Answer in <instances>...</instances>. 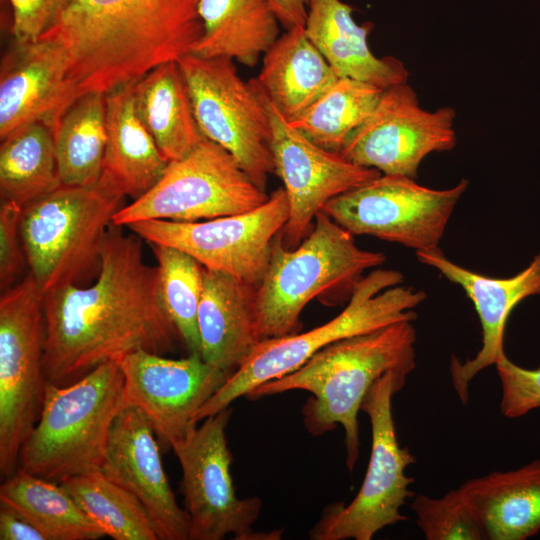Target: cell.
I'll return each mask as SVG.
<instances>
[{
    "label": "cell",
    "mask_w": 540,
    "mask_h": 540,
    "mask_svg": "<svg viewBox=\"0 0 540 540\" xmlns=\"http://www.w3.org/2000/svg\"><path fill=\"white\" fill-rule=\"evenodd\" d=\"M109 227L95 282L44 294L43 367L48 382L67 385L99 364L145 350L164 355L181 341L161 297L157 266L140 237Z\"/></svg>",
    "instance_id": "cell-1"
},
{
    "label": "cell",
    "mask_w": 540,
    "mask_h": 540,
    "mask_svg": "<svg viewBox=\"0 0 540 540\" xmlns=\"http://www.w3.org/2000/svg\"><path fill=\"white\" fill-rule=\"evenodd\" d=\"M200 0H74L39 39L62 54L73 98L108 93L190 54Z\"/></svg>",
    "instance_id": "cell-2"
},
{
    "label": "cell",
    "mask_w": 540,
    "mask_h": 540,
    "mask_svg": "<svg viewBox=\"0 0 540 540\" xmlns=\"http://www.w3.org/2000/svg\"><path fill=\"white\" fill-rule=\"evenodd\" d=\"M413 321L338 340L314 354L296 370L255 387L246 397L294 390L311 393L302 407V421L312 436L341 425L345 432L346 466L353 471L359 458L358 412L377 379L389 371L410 374L416 367Z\"/></svg>",
    "instance_id": "cell-3"
},
{
    "label": "cell",
    "mask_w": 540,
    "mask_h": 540,
    "mask_svg": "<svg viewBox=\"0 0 540 540\" xmlns=\"http://www.w3.org/2000/svg\"><path fill=\"white\" fill-rule=\"evenodd\" d=\"M125 407L124 377L116 361L103 362L67 385L47 381L18 470L56 483L101 471L113 423Z\"/></svg>",
    "instance_id": "cell-4"
},
{
    "label": "cell",
    "mask_w": 540,
    "mask_h": 540,
    "mask_svg": "<svg viewBox=\"0 0 540 540\" xmlns=\"http://www.w3.org/2000/svg\"><path fill=\"white\" fill-rule=\"evenodd\" d=\"M403 275L375 268L355 286L347 306L328 322L306 332L260 341L224 384L195 414L198 423L230 407L255 387L278 379L303 365L328 345L400 321H414V309L426 294L404 286Z\"/></svg>",
    "instance_id": "cell-5"
},
{
    "label": "cell",
    "mask_w": 540,
    "mask_h": 540,
    "mask_svg": "<svg viewBox=\"0 0 540 540\" xmlns=\"http://www.w3.org/2000/svg\"><path fill=\"white\" fill-rule=\"evenodd\" d=\"M382 252L361 249L354 235L322 210L305 239L284 246L278 234L265 275L256 288V312L261 341L301 331L305 306L324 292L351 296L366 270L384 264Z\"/></svg>",
    "instance_id": "cell-6"
},
{
    "label": "cell",
    "mask_w": 540,
    "mask_h": 540,
    "mask_svg": "<svg viewBox=\"0 0 540 540\" xmlns=\"http://www.w3.org/2000/svg\"><path fill=\"white\" fill-rule=\"evenodd\" d=\"M125 197L102 173L95 184H61L23 208L21 238L30 272L44 294L78 285L99 269L103 241Z\"/></svg>",
    "instance_id": "cell-7"
},
{
    "label": "cell",
    "mask_w": 540,
    "mask_h": 540,
    "mask_svg": "<svg viewBox=\"0 0 540 540\" xmlns=\"http://www.w3.org/2000/svg\"><path fill=\"white\" fill-rule=\"evenodd\" d=\"M408 374L389 371L367 392L361 410L371 423V454L368 468L355 498L348 504L325 507L309 531L313 540H370L381 529L405 521L401 513L406 499L414 496L415 482L405 469L416 459L408 447H401L392 413V398L405 385Z\"/></svg>",
    "instance_id": "cell-8"
},
{
    "label": "cell",
    "mask_w": 540,
    "mask_h": 540,
    "mask_svg": "<svg viewBox=\"0 0 540 540\" xmlns=\"http://www.w3.org/2000/svg\"><path fill=\"white\" fill-rule=\"evenodd\" d=\"M44 292L29 273L0 297V473L18 471L21 447L43 405L47 379Z\"/></svg>",
    "instance_id": "cell-9"
},
{
    "label": "cell",
    "mask_w": 540,
    "mask_h": 540,
    "mask_svg": "<svg viewBox=\"0 0 540 540\" xmlns=\"http://www.w3.org/2000/svg\"><path fill=\"white\" fill-rule=\"evenodd\" d=\"M177 62L205 138L227 150L265 191L275 166L270 118L257 86L243 81L231 59L190 53Z\"/></svg>",
    "instance_id": "cell-10"
},
{
    "label": "cell",
    "mask_w": 540,
    "mask_h": 540,
    "mask_svg": "<svg viewBox=\"0 0 540 540\" xmlns=\"http://www.w3.org/2000/svg\"><path fill=\"white\" fill-rule=\"evenodd\" d=\"M268 197L227 150L205 138L183 158L169 161L160 180L123 206L112 223L213 219L250 211Z\"/></svg>",
    "instance_id": "cell-11"
},
{
    "label": "cell",
    "mask_w": 540,
    "mask_h": 540,
    "mask_svg": "<svg viewBox=\"0 0 540 540\" xmlns=\"http://www.w3.org/2000/svg\"><path fill=\"white\" fill-rule=\"evenodd\" d=\"M231 414L228 407L204 418L171 448L182 471L180 490L190 521L189 540H221L229 534L236 540L279 539L281 531L253 529L262 509L261 498L236 495L225 433Z\"/></svg>",
    "instance_id": "cell-12"
},
{
    "label": "cell",
    "mask_w": 540,
    "mask_h": 540,
    "mask_svg": "<svg viewBox=\"0 0 540 540\" xmlns=\"http://www.w3.org/2000/svg\"><path fill=\"white\" fill-rule=\"evenodd\" d=\"M462 179L437 190L401 175L380 176L329 200L322 211L353 235H369L418 251L439 248L468 187Z\"/></svg>",
    "instance_id": "cell-13"
},
{
    "label": "cell",
    "mask_w": 540,
    "mask_h": 540,
    "mask_svg": "<svg viewBox=\"0 0 540 540\" xmlns=\"http://www.w3.org/2000/svg\"><path fill=\"white\" fill-rule=\"evenodd\" d=\"M289 217L285 189L274 190L260 206L205 221L145 220L127 226L141 239L180 249L205 268L258 286L267 270L272 244Z\"/></svg>",
    "instance_id": "cell-14"
},
{
    "label": "cell",
    "mask_w": 540,
    "mask_h": 540,
    "mask_svg": "<svg viewBox=\"0 0 540 540\" xmlns=\"http://www.w3.org/2000/svg\"><path fill=\"white\" fill-rule=\"evenodd\" d=\"M455 115L451 107L423 109L407 82L390 86L383 90L371 115L353 132L339 154L381 174L415 179L428 154L455 147Z\"/></svg>",
    "instance_id": "cell-15"
},
{
    "label": "cell",
    "mask_w": 540,
    "mask_h": 540,
    "mask_svg": "<svg viewBox=\"0 0 540 540\" xmlns=\"http://www.w3.org/2000/svg\"><path fill=\"white\" fill-rule=\"evenodd\" d=\"M116 362L124 377L126 405L145 417L167 448L198 425L195 414L232 374L198 354L171 359L137 350Z\"/></svg>",
    "instance_id": "cell-16"
},
{
    "label": "cell",
    "mask_w": 540,
    "mask_h": 540,
    "mask_svg": "<svg viewBox=\"0 0 540 540\" xmlns=\"http://www.w3.org/2000/svg\"><path fill=\"white\" fill-rule=\"evenodd\" d=\"M257 88L270 118L275 173L283 181L289 203V217L279 235L284 246L293 249L309 234L316 214L329 200L381 173L356 165L308 139Z\"/></svg>",
    "instance_id": "cell-17"
},
{
    "label": "cell",
    "mask_w": 540,
    "mask_h": 540,
    "mask_svg": "<svg viewBox=\"0 0 540 540\" xmlns=\"http://www.w3.org/2000/svg\"><path fill=\"white\" fill-rule=\"evenodd\" d=\"M156 434L131 406L116 417L101 472L146 508L159 540H189L190 521L164 470Z\"/></svg>",
    "instance_id": "cell-18"
},
{
    "label": "cell",
    "mask_w": 540,
    "mask_h": 540,
    "mask_svg": "<svg viewBox=\"0 0 540 540\" xmlns=\"http://www.w3.org/2000/svg\"><path fill=\"white\" fill-rule=\"evenodd\" d=\"M415 253L419 262L436 269L447 280L459 285L478 314L482 328L480 350L464 362L454 356L450 361L453 387L460 400L466 403L470 382L505 354V326L514 307L526 297L540 296V252L527 268L509 278H492L472 272L449 260L440 248Z\"/></svg>",
    "instance_id": "cell-19"
},
{
    "label": "cell",
    "mask_w": 540,
    "mask_h": 540,
    "mask_svg": "<svg viewBox=\"0 0 540 540\" xmlns=\"http://www.w3.org/2000/svg\"><path fill=\"white\" fill-rule=\"evenodd\" d=\"M74 102L59 49L42 39L14 42L1 61L0 138L35 122L53 133Z\"/></svg>",
    "instance_id": "cell-20"
},
{
    "label": "cell",
    "mask_w": 540,
    "mask_h": 540,
    "mask_svg": "<svg viewBox=\"0 0 540 540\" xmlns=\"http://www.w3.org/2000/svg\"><path fill=\"white\" fill-rule=\"evenodd\" d=\"M256 288L231 274L204 267L197 323L206 362L233 373L261 341Z\"/></svg>",
    "instance_id": "cell-21"
},
{
    "label": "cell",
    "mask_w": 540,
    "mask_h": 540,
    "mask_svg": "<svg viewBox=\"0 0 540 540\" xmlns=\"http://www.w3.org/2000/svg\"><path fill=\"white\" fill-rule=\"evenodd\" d=\"M352 14L341 0H309L305 32L335 74L382 89L407 82L409 73L400 60L371 52L367 39L372 25H358Z\"/></svg>",
    "instance_id": "cell-22"
},
{
    "label": "cell",
    "mask_w": 540,
    "mask_h": 540,
    "mask_svg": "<svg viewBox=\"0 0 540 540\" xmlns=\"http://www.w3.org/2000/svg\"><path fill=\"white\" fill-rule=\"evenodd\" d=\"M484 540H525L540 531V459L458 487Z\"/></svg>",
    "instance_id": "cell-23"
},
{
    "label": "cell",
    "mask_w": 540,
    "mask_h": 540,
    "mask_svg": "<svg viewBox=\"0 0 540 540\" xmlns=\"http://www.w3.org/2000/svg\"><path fill=\"white\" fill-rule=\"evenodd\" d=\"M338 78L300 26L286 30L263 54L262 68L253 80L277 111L292 121Z\"/></svg>",
    "instance_id": "cell-24"
},
{
    "label": "cell",
    "mask_w": 540,
    "mask_h": 540,
    "mask_svg": "<svg viewBox=\"0 0 540 540\" xmlns=\"http://www.w3.org/2000/svg\"><path fill=\"white\" fill-rule=\"evenodd\" d=\"M133 86L134 82L106 93L107 142L102 173L135 200L160 180L169 161L137 113Z\"/></svg>",
    "instance_id": "cell-25"
},
{
    "label": "cell",
    "mask_w": 540,
    "mask_h": 540,
    "mask_svg": "<svg viewBox=\"0 0 540 540\" xmlns=\"http://www.w3.org/2000/svg\"><path fill=\"white\" fill-rule=\"evenodd\" d=\"M203 33L192 54L227 58L254 67L279 37V20L268 0H200Z\"/></svg>",
    "instance_id": "cell-26"
},
{
    "label": "cell",
    "mask_w": 540,
    "mask_h": 540,
    "mask_svg": "<svg viewBox=\"0 0 540 540\" xmlns=\"http://www.w3.org/2000/svg\"><path fill=\"white\" fill-rule=\"evenodd\" d=\"M137 113L168 161L189 154L205 136L177 61L163 63L133 86Z\"/></svg>",
    "instance_id": "cell-27"
},
{
    "label": "cell",
    "mask_w": 540,
    "mask_h": 540,
    "mask_svg": "<svg viewBox=\"0 0 540 540\" xmlns=\"http://www.w3.org/2000/svg\"><path fill=\"white\" fill-rule=\"evenodd\" d=\"M4 504L47 540H95L106 536L60 483L18 470L0 486Z\"/></svg>",
    "instance_id": "cell-28"
},
{
    "label": "cell",
    "mask_w": 540,
    "mask_h": 540,
    "mask_svg": "<svg viewBox=\"0 0 540 540\" xmlns=\"http://www.w3.org/2000/svg\"><path fill=\"white\" fill-rule=\"evenodd\" d=\"M53 138L61 184H95L103 172L107 142L106 94L80 96L60 118Z\"/></svg>",
    "instance_id": "cell-29"
},
{
    "label": "cell",
    "mask_w": 540,
    "mask_h": 540,
    "mask_svg": "<svg viewBox=\"0 0 540 540\" xmlns=\"http://www.w3.org/2000/svg\"><path fill=\"white\" fill-rule=\"evenodd\" d=\"M60 185L53 133L47 125L31 123L1 139V201L24 208Z\"/></svg>",
    "instance_id": "cell-30"
},
{
    "label": "cell",
    "mask_w": 540,
    "mask_h": 540,
    "mask_svg": "<svg viewBox=\"0 0 540 540\" xmlns=\"http://www.w3.org/2000/svg\"><path fill=\"white\" fill-rule=\"evenodd\" d=\"M383 90L370 83L339 77L305 112L289 122L320 147L339 153L371 115Z\"/></svg>",
    "instance_id": "cell-31"
},
{
    "label": "cell",
    "mask_w": 540,
    "mask_h": 540,
    "mask_svg": "<svg viewBox=\"0 0 540 540\" xmlns=\"http://www.w3.org/2000/svg\"><path fill=\"white\" fill-rule=\"evenodd\" d=\"M82 510L114 540H159L143 504L101 471L60 483Z\"/></svg>",
    "instance_id": "cell-32"
},
{
    "label": "cell",
    "mask_w": 540,
    "mask_h": 540,
    "mask_svg": "<svg viewBox=\"0 0 540 540\" xmlns=\"http://www.w3.org/2000/svg\"><path fill=\"white\" fill-rule=\"evenodd\" d=\"M157 259L161 297L189 354L201 355L198 308L203 289L204 266L175 247L150 243Z\"/></svg>",
    "instance_id": "cell-33"
},
{
    "label": "cell",
    "mask_w": 540,
    "mask_h": 540,
    "mask_svg": "<svg viewBox=\"0 0 540 540\" xmlns=\"http://www.w3.org/2000/svg\"><path fill=\"white\" fill-rule=\"evenodd\" d=\"M411 508L427 540H484L481 528L459 488L440 498L414 496Z\"/></svg>",
    "instance_id": "cell-34"
},
{
    "label": "cell",
    "mask_w": 540,
    "mask_h": 540,
    "mask_svg": "<svg viewBox=\"0 0 540 540\" xmlns=\"http://www.w3.org/2000/svg\"><path fill=\"white\" fill-rule=\"evenodd\" d=\"M495 367L501 383L500 411L503 416L518 418L540 407V366L526 369L504 354Z\"/></svg>",
    "instance_id": "cell-35"
},
{
    "label": "cell",
    "mask_w": 540,
    "mask_h": 540,
    "mask_svg": "<svg viewBox=\"0 0 540 540\" xmlns=\"http://www.w3.org/2000/svg\"><path fill=\"white\" fill-rule=\"evenodd\" d=\"M23 208L12 201L0 206V288L7 290L28 265L20 231Z\"/></svg>",
    "instance_id": "cell-36"
},
{
    "label": "cell",
    "mask_w": 540,
    "mask_h": 540,
    "mask_svg": "<svg viewBox=\"0 0 540 540\" xmlns=\"http://www.w3.org/2000/svg\"><path fill=\"white\" fill-rule=\"evenodd\" d=\"M12 7L14 42L37 41L74 0H8Z\"/></svg>",
    "instance_id": "cell-37"
},
{
    "label": "cell",
    "mask_w": 540,
    "mask_h": 540,
    "mask_svg": "<svg viewBox=\"0 0 540 540\" xmlns=\"http://www.w3.org/2000/svg\"><path fill=\"white\" fill-rule=\"evenodd\" d=\"M0 540H47L45 535L12 509L0 504Z\"/></svg>",
    "instance_id": "cell-38"
},
{
    "label": "cell",
    "mask_w": 540,
    "mask_h": 540,
    "mask_svg": "<svg viewBox=\"0 0 540 540\" xmlns=\"http://www.w3.org/2000/svg\"><path fill=\"white\" fill-rule=\"evenodd\" d=\"M280 24L286 29L304 27L309 0H268Z\"/></svg>",
    "instance_id": "cell-39"
}]
</instances>
